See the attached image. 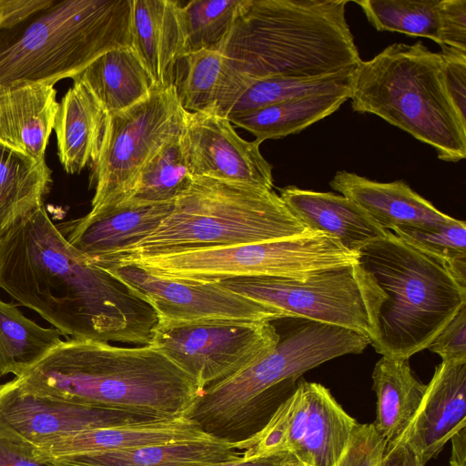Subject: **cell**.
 <instances>
[{"label":"cell","instance_id":"obj_2","mask_svg":"<svg viewBox=\"0 0 466 466\" xmlns=\"http://www.w3.org/2000/svg\"><path fill=\"white\" fill-rule=\"evenodd\" d=\"M15 380L29 393L164 419L186 417L203 391L151 345L92 339L63 340Z\"/></svg>","mask_w":466,"mask_h":466},{"label":"cell","instance_id":"obj_33","mask_svg":"<svg viewBox=\"0 0 466 466\" xmlns=\"http://www.w3.org/2000/svg\"><path fill=\"white\" fill-rule=\"evenodd\" d=\"M181 137L168 141L147 162L130 194L117 208L171 203L189 188L193 176Z\"/></svg>","mask_w":466,"mask_h":466},{"label":"cell","instance_id":"obj_22","mask_svg":"<svg viewBox=\"0 0 466 466\" xmlns=\"http://www.w3.org/2000/svg\"><path fill=\"white\" fill-rule=\"evenodd\" d=\"M279 197L308 229L325 233L353 252L387 233L360 207L342 195L288 186L279 188Z\"/></svg>","mask_w":466,"mask_h":466},{"label":"cell","instance_id":"obj_5","mask_svg":"<svg viewBox=\"0 0 466 466\" xmlns=\"http://www.w3.org/2000/svg\"><path fill=\"white\" fill-rule=\"evenodd\" d=\"M368 345L351 329L307 320L257 362L205 388L186 417L207 436L234 446L267 424L303 373Z\"/></svg>","mask_w":466,"mask_h":466},{"label":"cell","instance_id":"obj_13","mask_svg":"<svg viewBox=\"0 0 466 466\" xmlns=\"http://www.w3.org/2000/svg\"><path fill=\"white\" fill-rule=\"evenodd\" d=\"M155 311L157 322H271L284 317L218 282L169 279L130 264L100 267Z\"/></svg>","mask_w":466,"mask_h":466},{"label":"cell","instance_id":"obj_42","mask_svg":"<svg viewBox=\"0 0 466 466\" xmlns=\"http://www.w3.org/2000/svg\"><path fill=\"white\" fill-rule=\"evenodd\" d=\"M0 466H51L36 461L30 450L0 437Z\"/></svg>","mask_w":466,"mask_h":466},{"label":"cell","instance_id":"obj_46","mask_svg":"<svg viewBox=\"0 0 466 466\" xmlns=\"http://www.w3.org/2000/svg\"><path fill=\"white\" fill-rule=\"evenodd\" d=\"M279 466H309V465L300 461L299 460L296 459L291 454H287L283 458Z\"/></svg>","mask_w":466,"mask_h":466},{"label":"cell","instance_id":"obj_37","mask_svg":"<svg viewBox=\"0 0 466 466\" xmlns=\"http://www.w3.org/2000/svg\"><path fill=\"white\" fill-rule=\"evenodd\" d=\"M291 411L290 396L283 401L267 424L249 439L233 447L246 460L289 454L288 431Z\"/></svg>","mask_w":466,"mask_h":466},{"label":"cell","instance_id":"obj_1","mask_svg":"<svg viewBox=\"0 0 466 466\" xmlns=\"http://www.w3.org/2000/svg\"><path fill=\"white\" fill-rule=\"evenodd\" d=\"M0 288L63 336L148 345L155 311L86 260L44 206L0 239Z\"/></svg>","mask_w":466,"mask_h":466},{"label":"cell","instance_id":"obj_20","mask_svg":"<svg viewBox=\"0 0 466 466\" xmlns=\"http://www.w3.org/2000/svg\"><path fill=\"white\" fill-rule=\"evenodd\" d=\"M173 204L88 212L73 224L66 238L88 262L97 265L121 254L153 232L171 212Z\"/></svg>","mask_w":466,"mask_h":466},{"label":"cell","instance_id":"obj_8","mask_svg":"<svg viewBox=\"0 0 466 466\" xmlns=\"http://www.w3.org/2000/svg\"><path fill=\"white\" fill-rule=\"evenodd\" d=\"M310 231L273 190L193 177L153 232L100 264L124 255L274 241Z\"/></svg>","mask_w":466,"mask_h":466},{"label":"cell","instance_id":"obj_18","mask_svg":"<svg viewBox=\"0 0 466 466\" xmlns=\"http://www.w3.org/2000/svg\"><path fill=\"white\" fill-rule=\"evenodd\" d=\"M210 438L186 417L99 427L45 441L30 449L32 456L44 462L49 459L107 452Z\"/></svg>","mask_w":466,"mask_h":466},{"label":"cell","instance_id":"obj_39","mask_svg":"<svg viewBox=\"0 0 466 466\" xmlns=\"http://www.w3.org/2000/svg\"><path fill=\"white\" fill-rule=\"evenodd\" d=\"M442 361H466V306L461 308L427 348Z\"/></svg>","mask_w":466,"mask_h":466},{"label":"cell","instance_id":"obj_10","mask_svg":"<svg viewBox=\"0 0 466 466\" xmlns=\"http://www.w3.org/2000/svg\"><path fill=\"white\" fill-rule=\"evenodd\" d=\"M187 111L174 86L156 87L144 100L107 114L90 183L95 187V213L121 205L133 189L147 162L168 141L182 134Z\"/></svg>","mask_w":466,"mask_h":466},{"label":"cell","instance_id":"obj_40","mask_svg":"<svg viewBox=\"0 0 466 466\" xmlns=\"http://www.w3.org/2000/svg\"><path fill=\"white\" fill-rule=\"evenodd\" d=\"M444 82L461 118L466 122V52L441 48Z\"/></svg>","mask_w":466,"mask_h":466},{"label":"cell","instance_id":"obj_6","mask_svg":"<svg viewBox=\"0 0 466 466\" xmlns=\"http://www.w3.org/2000/svg\"><path fill=\"white\" fill-rule=\"evenodd\" d=\"M133 0H52L0 30V94L74 78L101 55L133 47Z\"/></svg>","mask_w":466,"mask_h":466},{"label":"cell","instance_id":"obj_31","mask_svg":"<svg viewBox=\"0 0 466 466\" xmlns=\"http://www.w3.org/2000/svg\"><path fill=\"white\" fill-rule=\"evenodd\" d=\"M56 328L26 318L16 305L0 299V377H21L63 340Z\"/></svg>","mask_w":466,"mask_h":466},{"label":"cell","instance_id":"obj_43","mask_svg":"<svg viewBox=\"0 0 466 466\" xmlns=\"http://www.w3.org/2000/svg\"><path fill=\"white\" fill-rule=\"evenodd\" d=\"M383 466H425L404 444L390 442L387 444L383 458Z\"/></svg>","mask_w":466,"mask_h":466},{"label":"cell","instance_id":"obj_15","mask_svg":"<svg viewBox=\"0 0 466 466\" xmlns=\"http://www.w3.org/2000/svg\"><path fill=\"white\" fill-rule=\"evenodd\" d=\"M181 141L193 177L272 190V166L261 143L240 137L227 116L187 112Z\"/></svg>","mask_w":466,"mask_h":466},{"label":"cell","instance_id":"obj_24","mask_svg":"<svg viewBox=\"0 0 466 466\" xmlns=\"http://www.w3.org/2000/svg\"><path fill=\"white\" fill-rule=\"evenodd\" d=\"M180 2L133 0V48L157 87L172 85L173 68L183 54Z\"/></svg>","mask_w":466,"mask_h":466},{"label":"cell","instance_id":"obj_41","mask_svg":"<svg viewBox=\"0 0 466 466\" xmlns=\"http://www.w3.org/2000/svg\"><path fill=\"white\" fill-rule=\"evenodd\" d=\"M52 0H0V30L16 25Z\"/></svg>","mask_w":466,"mask_h":466},{"label":"cell","instance_id":"obj_28","mask_svg":"<svg viewBox=\"0 0 466 466\" xmlns=\"http://www.w3.org/2000/svg\"><path fill=\"white\" fill-rule=\"evenodd\" d=\"M376 394L373 425L387 441H393L415 414L426 390V384L413 374L409 360L382 356L372 371Z\"/></svg>","mask_w":466,"mask_h":466},{"label":"cell","instance_id":"obj_27","mask_svg":"<svg viewBox=\"0 0 466 466\" xmlns=\"http://www.w3.org/2000/svg\"><path fill=\"white\" fill-rule=\"evenodd\" d=\"M73 80L82 82L107 114L131 107L157 87L133 47L101 55Z\"/></svg>","mask_w":466,"mask_h":466},{"label":"cell","instance_id":"obj_12","mask_svg":"<svg viewBox=\"0 0 466 466\" xmlns=\"http://www.w3.org/2000/svg\"><path fill=\"white\" fill-rule=\"evenodd\" d=\"M221 286L279 312L351 329L368 339L371 326L355 263L309 278H239ZM370 340V339H369Z\"/></svg>","mask_w":466,"mask_h":466},{"label":"cell","instance_id":"obj_14","mask_svg":"<svg viewBox=\"0 0 466 466\" xmlns=\"http://www.w3.org/2000/svg\"><path fill=\"white\" fill-rule=\"evenodd\" d=\"M146 415L96 408L0 385V437L30 450L49 439L94 428L147 421Z\"/></svg>","mask_w":466,"mask_h":466},{"label":"cell","instance_id":"obj_44","mask_svg":"<svg viewBox=\"0 0 466 466\" xmlns=\"http://www.w3.org/2000/svg\"><path fill=\"white\" fill-rule=\"evenodd\" d=\"M449 466H466V427L452 436Z\"/></svg>","mask_w":466,"mask_h":466},{"label":"cell","instance_id":"obj_38","mask_svg":"<svg viewBox=\"0 0 466 466\" xmlns=\"http://www.w3.org/2000/svg\"><path fill=\"white\" fill-rule=\"evenodd\" d=\"M387 444L373 423H357L333 466H383Z\"/></svg>","mask_w":466,"mask_h":466},{"label":"cell","instance_id":"obj_29","mask_svg":"<svg viewBox=\"0 0 466 466\" xmlns=\"http://www.w3.org/2000/svg\"><path fill=\"white\" fill-rule=\"evenodd\" d=\"M51 182L46 163L0 144V239L44 206Z\"/></svg>","mask_w":466,"mask_h":466},{"label":"cell","instance_id":"obj_36","mask_svg":"<svg viewBox=\"0 0 466 466\" xmlns=\"http://www.w3.org/2000/svg\"><path fill=\"white\" fill-rule=\"evenodd\" d=\"M394 235L413 247L447 262L457 281L466 288V224L454 219L442 225L398 227Z\"/></svg>","mask_w":466,"mask_h":466},{"label":"cell","instance_id":"obj_23","mask_svg":"<svg viewBox=\"0 0 466 466\" xmlns=\"http://www.w3.org/2000/svg\"><path fill=\"white\" fill-rule=\"evenodd\" d=\"M172 86L185 111L223 116H228L247 88L245 81L218 50L179 56L173 68Z\"/></svg>","mask_w":466,"mask_h":466},{"label":"cell","instance_id":"obj_3","mask_svg":"<svg viewBox=\"0 0 466 466\" xmlns=\"http://www.w3.org/2000/svg\"><path fill=\"white\" fill-rule=\"evenodd\" d=\"M355 268L371 326L370 345L409 360L466 306L461 286L443 259L387 230L358 250Z\"/></svg>","mask_w":466,"mask_h":466},{"label":"cell","instance_id":"obj_32","mask_svg":"<svg viewBox=\"0 0 466 466\" xmlns=\"http://www.w3.org/2000/svg\"><path fill=\"white\" fill-rule=\"evenodd\" d=\"M378 31L425 37L442 45L449 0L354 1Z\"/></svg>","mask_w":466,"mask_h":466},{"label":"cell","instance_id":"obj_30","mask_svg":"<svg viewBox=\"0 0 466 466\" xmlns=\"http://www.w3.org/2000/svg\"><path fill=\"white\" fill-rule=\"evenodd\" d=\"M350 96V91L308 96L231 115L228 118L262 143L301 132L337 111Z\"/></svg>","mask_w":466,"mask_h":466},{"label":"cell","instance_id":"obj_34","mask_svg":"<svg viewBox=\"0 0 466 466\" xmlns=\"http://www.w3.org/2000/svg\"><path fill=\"white\" fill-rule=\"evenodd\" d=\"M248 0H192L179 11L183 54L218 50Z\"/></svg>","mask_w":466,"mask_h":466},{"label":"cell","instance_id":"obj_45","mask_svg":"<svg viewBox=\"0 0 466 466\" xmlns=\"http://www.w3.org/2000/svg\"><path fill=\"white\" fill-rule=\"evenodd\" d=\"M284 456L246 460L241 455L236 459L221 461L208 466H279Z\"/></svg>","mask_w":466,"mask_h":466},{"label":"cell","instance_id":"obj_9","mask_svg":"<svg viewBox=\"0 0 466 466\" xmlns=\"http://www.w3.org/2000/svg\"><path fill=\"white\" fill-rule=\"evenodd\" d=\"M358 252L319 231L279 240L124 255L109 264H130L155 276L198 282L271 277L302 279L353 265Z\"/></svg>","mask_w":466,"mask_h":466},{"label":"cell","instance_id":"obj_35","mask_svg":"<svg viewBox=\"0 0 466 466\" xmlns=\"http://www.w3.org/2000/svg\"><path fill=\"white\" fill-rule=\"evenodd\" d=\"M355 69L315 78L272 76L254 81L239 96L228 116L294 98L350 91Z\"/></svg>","mask_w":466,"mask_h":466},{"label":"cell","instance_id":"obj_7","mask_svg":"<svg viewBox=\"0 0 466 466\" xmlns=\"http://www.w3.org/2000/svg\"><path fill=\"white\" fill-rule=\"evenodd\" d=\"M353 111L372 114L432 147L441 160L466 157V122L445 86L441 52L420 41L395 43L356 67L350 90Z\"/></svg>","mask_w":466,"mask_h":466},{"label":"cell","instance_id":"obj_17","mask_svg":"<svg viewBox=\"0 0 466 466\" xmlns=\"http://www.w3.org/2000/svg\"><path fill=\"white\" fill-rule=\"evenodd\" d=\"M465 427L466 361H441L412 419L393 441L407 446L426 465Z\"/></svg>","mask_w":466,"mask_h":466},{"label":"cell","instance_id":"obj_11","mask_svg":"<svg viewBox=\"0 0 466 466\" xmlns=\"http://www.w3.org/2000/svg\"><path fill=\"white\" fill-rule=\"evenodd\" d=\"M279 339L271 322H157L148 345L167 357L203 390L265 357Z\"/></svg>","mask_w":466,"mask_h":466},{"label":"cell","instance_id":"obj_26","mask_svg":"<svg viewBox=\"0 0 466 466\" xmlns=\"http://www.w3.org/2000/svg\"><path fill=\"white\" fill-rule=\"evenodd\" d=\"M241 455L231 444L206 438L107 452L49 459L51 466H208Z\"/></svg>","mask_w":466,"mask_h":466},{"label":"cell","instance_id":"obj_19","mask_svg":"<svg viewBox=\"0 0 466 466\" xmlns=\"http://www.w3.org/2000/svg\"><path fill=\"white\" fill-rule=\"evenodd\" d=\"M329 186L360 207L382 229L426 228L455 218L442 213L402 180L378 182L352 172H336Z\"/></svg>","mask_w":466,"mask_h":466},{"label":"cell","instance_id":"obj_4","mask_svg":"<svg viewBox=\"0 0 466 466\" xmlns=\"http://www.w3.org/2000/svg\"><path fill=\"white\" fill-rule=\"evenodd\" d=\"M347 0H248L218 51L245 81L315 78L361 61Z\"/></svg>","mask_w":466,"mask_h":466},{"label":"cell","instance_id":"obj_21","mask_svg":"<svg viewBox=\"0 0 466 466\" xmlns=\"http://www.w3.org/2000/svg\"><path fill=\"white\" fill-rule=\"evenodd\" d=\"M58 108L53 85L25 83L0 94V144L46 164Z\"/></svg>","mask_w":466,"mask_h":466},{"label":"cell","instance_id":"obj_25","mask_svg":"<svg viewBox=\"0 0 466 466\" xmlns=\"http://www.w3.org/2000/svg\"><path fill=\"white\" fill-rule=\"evenodd\" d=\"M106 119L107 113L89 89L74 80L58 103L54 124L58 157L67 173H79L96 160Z\"/></svg>","mask_w":466,"mask_h":466},{"label":"cell","instance_id":"obj_16","mask_svg":"<svg viewBox=\"0 0 466 466\" xmlns=\"http://www.w3.org/2000/svg\"><path fill=\"white\" fill-rule=\"evenodd\" d=\"M290 399L289 454L309 466H333L357 420L317 382L300 380Z\"/></svg>","mask_w":466,"mask_h":466}]
</instances>
